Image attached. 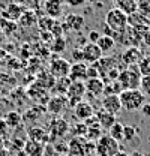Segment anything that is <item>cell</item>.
Here are the masks:
<instances>
[{
  "label": "cell",
  "mask_w": 150,
  "mask_h": 156,
  "mask_svg": "<svg viewBox=\"0 0 150 156\" xmlns=\"http://www.w3.org/2000/svg\"><path fill=\"white\" fill-rule=\"evenodd\" d=\"M68 131H69V123H68L65 119H62L60 116L54 117V119L50 122V125H48V132H50L53 141H54L56 138H63V136L66 135Z\"/></svg>",
  "instance_id": "10"
},
{
  "label": "cell",
  "mask_w": 150,
  "mask_h": 156,
  "mask_svg": "<svg viewBox=\"0 0 150 156\" xmlns=\"http://www.w3.org/2000/svg\"><path fill=\"white\" fill-rule=\"evenodd\" d=\"M102 110L111 113V114H119L122 110V104H120V98L119 95H104L102 98Z\"/></svg>",
  "instance_id": "16"
},
{
  "label": "cell",
  "mask_w": 150,
  "mask_h": 156,
  "mask_svg": "<svg viewBox=\"0 0 150 156\" xmlns=\"http://www.w3.org/2000/svg\"><path fill=\"white\" fill-rule=\"evenodd\" d=\"M143 56H144V53L138 47H128L122 53V63L126 66H137L140 63V60L143 58Z\"/></svg>",
  "instance_id": "12"
},
{
  "label": "cell",
  "mask_w": 150,
  "mask_h": 156,
  "mask_svg": "<svg viewBox=\"0 0 150 156\" xmlns=\"http://www.w3.org/2000/svg\"><path fill=\"white\" fill-rule=\"evenodd\" d=\"M56 86H54V92L56 95H66V90L71 84L69 77H63V78H56Z\"/></svg>",
  "instance_id": "28"
},
{
  "label": "cell",
  "mask_w": 150,
  "mask_h": 156,
  "mask_svg": "<svg viewBox=\"0 0 150 156\" xmlns=\"http://www.w3.org/2000/svg\"><path fill=\"white\" fill-rule=\"evenodd\" d=\"M23 152L26 153V156H45V144L27 140L23 147Z\"/></svg>",
  "instance_id": "19"
},
{
  "label": "cell",
  "mask_w": 150,
  "mask_h": 156,
  "mask_svg": "<svg viewBox=\"0 0 150 156\" xmlns=\"http://www.w3.org/2000/svg\"><path fill=\"white\" fill-rule=\"evenodd\" d=\"M141 77H146V75H150V56L149 54H144L143 58L140 60V63L137 65Z\"/></svg>",
  "instance_id": "31"
},
{
  "label": "cell",
  "mask_w": 150,
  "mask_h": 156,
  "mask_svg": "<svg viewBox=\"0 0 150 156\" xmlns=\"http://www.w3.org/2000/svg\"><path fill=\"white\" fill-rule=\"evenodd\" d=\"M18 24L21 27H32V26L38 24V15L33 11H24L18 20Z\"/></svg>",
  "instance_id": "23"
},
{
  "label": "cell",
  "mask_w": 150,
  "mask_h": 156,
  "mask_svg": "<svg viewBox=\"0 0 150 156\" xmlns=\"http://www.w3.org/2000/svg\"><path fill=\"white\" fill-rule=\"evenodd\" d=\"M65 48H66V39L63 38V36H57V38H54L50 42V50L53 53H57V54L59 53H63Z\"/></svg>",
  "instance_id": "29"
},
{
  "label": "cell",
  "mask_w": 150,
  "mask_h": 156,
  "mask_svg": "<svg viewBox=\"0 0 150 156\" xmlns=\"http://www.w3.org/2000/svg\"><path fill=\"white\" fill-rule=\"evenodd\" d=\"M86 84V95H89L90 98H101L104 95L105 90V83L102 78H89L84 81Z\"/></svg>",
  "instance_id": "11"
},
{
  "label": "cell",
  "mask_w": 150,
  "mask_h": 156,
  "mask_svg": "<svg viewBox=\"0 0 150 156\" xmlns=\"http://www.w3.org/2000/svg\"><path fill=\"white\" fill-rule=\"evenodd\" d=\"M68 107H71V105H69V101L65 95H56V96L50 98L47 102V111L56 117L60 116Z\"/></svg>",
  "instance_id": "9"
},
{
  "label": "cell",
  "mask_w": 150,
  "mask_h": 156,
  "mask_svg": "<svg viewBox=\"0 0 150 156\" xmlns=\"http://www.w3.org/2000/svg\"><path fill=\"white\" fill-rule=\"evenodd\" d=\"M27 136L29 140L32 141H36V143H41V144H48L51 143V135L48 131H45L44 128L41 126H33V128H29L27 129Z\"/></svg>",
  "instance_id": "15"
},
{
  "label": "cell",
  "mask_w": 150,
  "mask_h": 156,
  "mask_svg": "<svg viewBox=\"0 0 150 156\" xmlns=\"http://www.w3.org/2000/svg\"><path fill=\"white\" fill-rule=\"evenodd\" d=\"M68 153L72 156H89L95 153V143L86 136H74L68 143Z\"/></svg>",
  "instance_id": "3"
},
{
  "label": "cell",
  "mask_w": 150,
  "mask_h": 156,
  "mask_svg": "<svg viewBox=\"0 0 150 156\" xmlns=\"http://www.w3.org/2000/svg\"><path fill=\"white\" fill-rule=\"evenodd\" d=\"M123 131H125V125L123 123H120L119 120L112 125L111 128L108 129V135L111 136V138H114L116 141H122L123 140Z\"/></svg>",
  "instance_id": "26"
},
{
  "label": "cell",
  "mask_w": 150,
  "mask_h": 156,
  "mask_svg": "<svg viewBox=\"0 0 150 156\" xmlns=\"http://www.w3.org/2000/svg\"><path fill=\"white\" fill-rule=\"evenodd\" d=\"M3 149H5V140L0 138V155L3 153Z\"/></svg>",
  "instance_id": "40"
},
{
  "label": "cell",
  "mask_w": 150,
  "mask_h": 156,
  "mask_svg": "<svg viewBox=\"0 0 150 156\" xmlns=\"http://www.w3.org/2000/svg\"><path fill=\"white\" fill-rule=\"evenodd\" d=\"M117 3L116 8L122 9L126 15H132L138 11V0H114Z\"/></svg>",
  "instance_id": "21"
},
{
  "label": "cell",
  "mask_w": 150,
  "mask_h": 156,
  "mask_svg": "<svg viewBox=\"0 0 150 156\" xmlns=\"http://www.w3.org/2000/svg\"><path fill=\"white\" fill-rule=\"evenodd\" d=\"M129 156H146V155H143L140 152H132V153H129Z\"/></svg>",
  "instance_id": "43"
},
{
  "label": "cell",
  "mask_w": 150,
  "mask_h": 156,
  "mask_svg": "<svg viewBox=\"0 0 150 156\" xmlns=\"http://www.w3.org/2000/svg\"><path fill=\"white\" fill-rule=\"evenodd\" d=\"M63 3L65 0H45L44 9H45L47 17H51V18L60 17L63 12Z\"/></svg>",
  "instance_id": "18"
},
{
  "label": "cell",
  "mask_w": 150,
  "mask_h": 156,
  "mask_svg": "<svg viewBox=\"0 0 150 156\" xmlns=\"http://www.w3.org/2000/svg\"><path fill=\"white\" fill-rule=\"evenodd\" d=\"M140 111L143 113V116L150 117V102H149V104L146 102V104H144V105H143V107L140 108Z\"/></svg>",
  "instance_id": "37"
},
{
  "label": "cell",
  "mask_w": 150,
  "mask_h": 156,
  "mask_svg": "<svg viewBox=\"0 0 150 156\" xmlns=\"http://www.w3.org/2000/svg\"><path fill=\"white\" fill-rule=\"evenodd\" d=\"M129 26V15H126L122 9L112 8L105 15V33L104 35H116L123 32Z\"/></svg>",
  "instance_id": "1"
},
{
  "label": "cell",
  "mask_w": 150,
  "mask_h": 156,
  "mask_svg": "<svg viewBox=\"0 0 150 156\" xmlns=\"http://www.w3.org/2000/svg\"><path fill=\"white\" fill-rule=\"evenodd\" d=\"M81 51H83V62L87 65H93L104 57L102 50L98 47V44H93V42H87L86 45H83Z\"/></svg>",
  "instance_id": "8"
},
{
  "label": "cell",
  "mask_w": 150,
  "mask_h": 156,
  "mask_svg": "<svg viewBox=\"0 0 150 156\" xmlns=\"http://www.w3.org/2000/svg\"><path fill=\"white\" fill-rule=\"evenodd\" d=\"M95 116H96V119H98L101 128H102V129H107V131H108L112 125L117 122V119H116L114 114L108 113V111H105V110H102V108H101L98 113H95Z\"/></svg>",
  "instance_id": "20"
},
{
  "label": "cell",
  "mask_w": 150,
  "mask_h": 156,
  "mask_svg": "<svg viewBox=\"0 0 150 156\" xmlns=\"http://www.w3.org/2000/svg\"><path fill=\"white\" fill-rule=\"evenodd\" d=\"M99 36H101V33L99 32H96V30H92L90 33H89V42H93V44H96L98 42V39H99Z\"/></svg>",
  "instance_id": "36"
},
{
  "label": "cell",
  "mask_w": 150,
  "mask_h": 156,
  "mask_svg": "<svg viewBox=\"0 0 150 156\" xmlns=\"http://www.w3.org/2000/svg\"><path fill=\"white\" fill-rule=\"evenodd\" d=\"M72 132H74L75 136H86L87 135V125L84 122H77L72 128Z\"/></svg>",
  "instance_id": "32"
},
{
  "label": "cell",
  "mask_w": 150,
  "mask_h": 156,
  "mask_svg": "<svg viewBox=\"0 0 150 156\" xmlns=\"http://www.w3.org/2000/svg\"><path fill=\"white\" fill-rule=\"evenodd\" d=\"M0 32H2V26H0Z\"/></svg>",
  "instance_id": "45"
},
{
  "label": "cell",
  "mask_w": 150,
  "mask_h": 156,
  "mask_svg": "<svg viewBox=\"0 0 150 156\" xmlns=\"http://www.w3.org/2000/svg\"><path fill=\"white\" fill-rule=\"evenodd\" d=\"M24 6H21L20 3H15V2H11L3 11H2V18L8 20V21H15L18 23L20 17L23 15L24 12Z\"/></svg>",
  "instance_id": "14"
},
{
  "label": "cell",
  "mask_w": 150,
  "mask_h": 156,
  "mask_svg": "<svg viewBox=\"0 0 150 156\" xmlns=\"http://www.w3.org/2000/svg\"><path fill=\"white\" fill-rule=\"evenodd\" d=\"M9 135H11V128L6 125V122L3 119H0V138L6 140Z\"/></svg>",
  "instance_id": "34"
},
{
  "label": "cell",
  "mask_w": 150,
  "mask_h": 156,
  "mask_svg": "<svg viewBox=\"0 0 150 156\" xmlns=\"http://www.w3.org/2000/svg\"><path fill=\"white\" fill-rule=\"evenodd\" d=\"M69 69H71V63L63 57L53 58V60L50 62V66H48V72H50L54 78L68 77Z\"/></svg>",
  "instance_id": "7"
},
{
  "label": "cell",
  "mask_w": 150,
  "mask_h": 156,
  "mask_svg": "<svg viewBox=\"0 0 150 156\" xmlns=\"http://www.w3.org/2000/svg\"><path fill=\"white\" fill-rule=\"evenodd\" d=\"M138 136H140V129L137 126H132V125L125 126V131H123V140L125 141L131 143V141H135Z\"/></svg>",
  "instance_id": "30"
},
{
  "label": "cell",
  "mask_w": 150,
  "mask_h": 156,
  "mask_svg": "<svg viewBox=\"0 0 150 156\" xmlns=\"http://www.w3.org/2000/svg\"><path fill=\"white\" fill-rule=\"evenodd\" d=\"M141 42L146 45V47H149L150 48V30H147L144 35H143V38H141Z\"/></svg>",
  "instance_id": "39"
},
{
  "label": "cell",
  "mask_w": 150,
  "mask_h": 156,
  "mask_svg": "<svg viewBox=\"0 0 150 156\" xmlns=\"http://www.w3.org/2000/svg\"><path fill=\"white\" fill-rule=\"evenodd\" d=\"M3 57H6V50L0 47V58H3Z\"/></svg>",
  "instance_id": "41"
},
{
  "label": "cell",
  "mask_w": 150,
  "mask_h": 156,
  "mask_svg": "<svg viewBox=\"0 0 150 156\" xmlns=\"http://www.w3.org/2000/svg\"><path fill=\"white\" fill-rule=\"evenodd\" d=\"M117 81L122 84L123 90L126 89H140V81H141V74L137 66H128L126 69H122Z\"/></svg>",
  "instance_id": "5"
},
{
  "label": "cell",
  "mask_w": 150,
  "mask_h": 156,
  "mask_svg": "<svg viewBox=\"0 0 150 156\" xmlns=\"http://www.w3.org/2000/svg\"><path fill=\"white\" fill-rule=\"evenodd\" d=\"M87 63L84 62H75L74 65H71L69 74L68 77L71 81H86L87 78Z\"/></svg>",
  "instance_id": "17"
},
{
  "label": "cell",
  "mask_w": 150,
  "mask_h": 156,
  "mask_svg": "<svg viewBox=\"0 0 150 156\" xmlns=\"http://www.w3.org/2000/svg\"><path fill=\"white\" fill-rule=\"evenodd\" d=\"M114 156H129V155H128L126 152H123V150H120V152H117V153H116V155H114Z\"/></svg>",
  "instance_id": "42"
},
{
  "label": "cell",
  "mask_w": 150,
  "mask_h": 156,
  "mask_svg": "<svg viewBox=\"0 0 150 156\" xmlns=\"http://www.w3.org/2000/svg\"><path fill=\"white\" fill-rule=\"evenodd\" d=\"M122 150V146L119 141L108 135H102L95 143V153L96 156H114L117 152Z\"/></svg>",
  "instance_id": "4"
},
{
  "label": "cell",
  "mask_w": 150,
  "mask_h": 156,
  "mask_svg": "<svg viewBox=\"0 0 150 156\" xmlns=\"http://www.w3.org/2000/svg\"><path fill=\"white\" fill-rule=\"evenodd\" d=\"M3 120L6 122V125H8L11 129H17L20 125L23 123V116L20 114L18 111H9V113L5 114Z\"/></svg>",
  "instance_id": "22"
},
{
  "label": "cell",
  "mask_w": 150,
  "mask_h": 156,
  "mask_svg": "<svg viewBox=\"0 0 150 156\" xmlns=\"http://www.w3.org/2000/svg\"><path fill=\"white\" fill-rule=\"evenodd\" d=\"M96 44H98V47L102 50V53H108V51H111L112 48H114L116 41H114V38L110 36V35H101Z\"/></svg>",
  "instance_id": "24"
},
{
  "label": "cell",
  "mask_w": 150,
  "mask_h": 156,
  "mask_svg": "<svg viewBox=\"0 0 150 156\" xmlns=\"http://www.w3.org/2000/svg\"><path fill=\"white\" fill-rule=\"evenodd\" d=\"M140 90L144 93V96H150V75L141 77V81H140Z\"/></svg>",
  "instance_id": "33"
},
{
  "label": "cell",
  "mask_w": 150,
  "mask_h": 156,
  "mask_svg": "<svg viewBox=\"0 0 150 156\" xmlns=\"http://www.w3.org/2000/svg\"><path fill=\"white\" fill-rule=\"evenodd\" d=\"M119 98H120L122 110L126 111H138L146 104V96L140 89H126L119 95Z\"/></svg>",
  "instance_id": "2"
},
{
  "label": "cell",
  "mask_w": 150,
  "mask_h": 156,
  "mask_svg": "<svg viewBox=\"0 0 150 156\" xmlns=\"http://www.w3.org/2000/svg\"><path fill=\"white\" fill-rule=\"evenodd\" d=\"M84 2H86V0H65V3H68V5H69V6H72V8L81 6Z\"/></svg>",
  "instance_id": "38"
},
{
  "label": "cell",
  "mask_w": 150,
  "mask_h": 156,
  "mask_svg": "<svg viewBox=\"0 0 150 156\" xmlns=\"http://www.w3.org/2000/svg\"><path fill=\"white\" fill-rule=\"evenodd\" d=\"M89 2H92V3H96V2H98V0H89Z\"/></svg>",
  "instance_id": "44"
},
{
  "label": "cell",
  "mask_w": 150,
  "mask_h": 156,
  "mask_svg": "<svg viewBox=\"0 0 150 156\" xmlns=\"http://www.w3.org/2000/svg\"><path fill=\"white\" fill-rule=\"evenodd\" d=\"M72 58L77 62H83V51L81 48H74L72 50Z\"/></svg>",
  "instance_id": "35"
},
{
  "label": "cell",
  "mask_w": 150,
  "mask_h": 156,
  "mask_svg": "<svg viewBox=\"0 0 150 156\" xmlns=\"http://www.w3.org/2000/svg\"><path fill=\"white\" fill-rule=\"evenodd\" d=\"M66 24H68V30H80L84 24V18L80 17V15L71 14L66 18Z\"/></svg>",
  "instance_id": "27"
},
{
  "label": "cell",
  "mask_w": 150,
  "mask_h": 156,
  "mask_svg": "<svg viewBox=\"0 0 150 156\" xmlns=\"http://www.w3.org/2000/svg\"><path fill=\"white\" fill-rule=\"evenodd\" d=\"M0 26H2V32L5 36H12L18 30V24L15 21H8L5 18H0Z\"/></svg>",
  "instance_id": "25"
},
{
  "label": "cell",
  "mask_w": 150,
  "mask_h": 156,
  "mask_svg": "<svg viewBox=\"0 0 150 156\" xmlns=\"http://www.w3.org/2000/svg\"><path fill=\"white\" fill-rule=\"evenodd\" d=\"M65 96L68 98L71 107H74L75 104L83 101V98L86 96V84H84V81H71Z\"/></svg>",
  "instance_id": "6"
},
{
  "label": "cell",
  "mask_w": 150,
  "mask_h": 156,
  "mask_svg": "<svg viewBox=\"0 0 150 156\" xmlns=\"http://www.w3.org/2000/svg\"><path fill=\"white\" fill-rule=\"evenodd\" d=\"M72 108H74V116L80 122H84V120L90 119L92 116H95V108L87 101H80L78 104H75Z\"/></svg>",
  "instance_id": "13"
}]
</instances>
